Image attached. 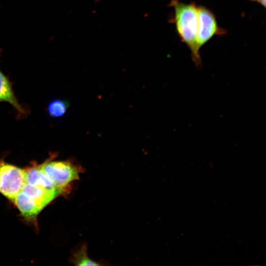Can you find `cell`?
I'll use <instances>...</instances> for the list:
<instances>
[{
  "label": "cell",
  "instance_id": "cell-1",
  "mask_svg": "<svg viewBox=\"0 0 266 266\" xmlns=\"http://www.w3.org/2000/svg\"><path fill=\"white\" fill-rule=\"evenodd\" d=\"M170 4L174 9L173 22L177 32L189 48L196 67L201 68L202 62L197 45L198 6L194 3L186 4L177 0H171Z\"/></svg>",
  "mask_w": 266,
  "mask_h": 266
},
{
  "label": "cell",
  "instance_id": "cell-2",
  "mask_svg": "<svg viewBox=\"0 0 266 266\" xmlns=\"http://www.w3.org/2000/svg\"><path fill=\"white\" fill-rule=\"evenodd\" d=\"M44 173L59 189L66 193L72 182L79 179L80 167L69 161L46 160L40 164Z\"/></svg>",
  "mask_w": 266,
  "mask_h": 266
},
{
  "label": "cell",
  "instance_id": "cell-3",
  "mask_svg": "<svg viewBox=\"0 0 266 266\" xmlns=\"http://www.w3.org/2000/svg\"><path fill=\"white\" fill-rule=\"evenodd\" d=\"M25 169L0 160V193L13 201L25 183Z\"/></svg>",
  "mask_w": 266,
  "mask_h": 266
},
{
  "label": "cell",
  "instance_id": "cell-4",
  "mask_svg": "<svg viewBox=\"0 0 266 266\" xmlns=\"http://www.w3.org/2000/svg\"><path fill=\"white\" fill-rule=\"evenodd\" d=\"M198 14L197 45L200 50L213 36L225 33L218 26L215 15L210 10L203 6H198Z\"/></svg>",
  "mask_w": 266,
  "mask_h": 266
},
{
  "label": "cell",
  "instance_id": "cell-5",
  "mask_svg": "<svg viewBox=\"0 0 266 266\" xmlns=\"http://www.w3.org/2000/svg\"><path fill=\"white\" fill-rule=\"evenodd\" d=\"M20 191L33 199L43 209L61 194L54 190L24 183Z\"/></svg>",
  "mask_w": 266,
  "mask_h": 266
},
{
  "label": "cell",
  "instance_id": "cell-6",
  "mask_svg": "<svg viewBox=\"0 0 266 266\" xmlns=\"http://www.w3.org/2000/svg\"><path fill=\"white\" fill-rule=\"evenodd\" d=\"M25 183L56 191L61 195L65 193L55 186L52 181L44 173L40 165L25 169Z\"/></svg>",
  "mask_w": 266,
  "mask_h": 266
},
{
  "label": "cell",
  "instance_id": "cell-7",
  "mask_svg": "<svg viewBox=\"0 0 266 266\" xmlns=\"http://www.w3.org/2000/svg\"><path fill=\"white\" fill-rule=\"evenodd\" d=\"M9 103L17 111L20 116H26L27 111L19 102L8 78L0 70V102Z\"/></svg>",
  "mask_w": 266,
  "mask_h": 266
},
{
  "label": "cell",
  "instance_id": "cell-8",
  "mask_svg": "<svg viewBox=\"0 0 266 266\" xmlns=\"http://www.w3.org/2000/svg\"><path fill=\"white\" fill-rule=\"evenodd\" d=\"M69 106L67 101L56 99L50 101L47 105L46 111L49 116L53 118H59L64 116Z\"/></svg>",
  "mask_w": 266,
  "mask_h": 266
},
{
  "label": "cell",
  "instance_id": "cell-9",
  "mask_svg": "<svg viewBox=\"0 0 266 266\" xmlns=\"http://www.w3.org/2000/svg\"><path fill=\"white\" fill-rule=\"evenodd\" d=\"M73 262L78 266H99L100 264L89 259L87 255V248L83 245L80 249L76 252L73 258Z\"/></svg>",
  "mask_w": 266,
  "mask_h": 266
},
{
  "label": "cell",
  "instance_id": "cell-10",
  "mask_svg": "<svg viewBox=\"0 0 266 266\" xmlns=\"http://www.w3.org/2000/svg\"><path fill=\"white\" fill-rule=\"evenodd\" d=\"M252 1L257 2L263 5L264 7L266 6V0H251Z\"/></svg>",
  "mask_w": 266,
  "mask_h": 266
}]
</instances>
